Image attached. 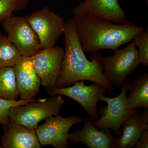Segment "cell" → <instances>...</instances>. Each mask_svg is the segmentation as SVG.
I'll return each mask as SVG.
<instances>
[{
	"label": "cell",
	"instance_id": "16",
	"mask_svg": "<svg viewBox=\"0 0 148 148\" xmlns=\"http://www.w3.org/2000/svg\"><path fill=\"white\" fill-rule=\"evenodd\" d=\"M128 91L127 100L130 108H148V73L144 72L134 79Z\"/></svg>",
	"mask_w": 148,
	"mask_h": 148
},
{
	"label": "cell",
	"instance_id": "6",
	"mask_svg": "<svg viewBox=\"0 0 148 148\" xmlns=\"http://www.w3.org/2000/svg\"><path fill=\"white\" fill-rule=\"evenodd\" d=\"M24 17L38 36L41 49L55 46L66 26L64 18L47 7Z\"/></svg>",
	"mask_w": 148,
	"mask_h": 148
},
{
	"label": "cell",
	"instance_id": "5",
	"mask_svg": "<svg viewBox=\"0 0 148 148\" xmlns=\"http://www.w3.org/2000/svg\"><path fill=\"white\" fill-rule=\"evenodd\" d=\"M122 85L121 91L117 97L110 98L104 95L101 96L100 101L106 102L108 106L100 108L98 112L102 116L92 123L98 129L111 128L117 138H120L122 134L121 128L123 123L137 110L130 108L127 102V92L130 84L124 82Z\"/></svg>",
	"mask_w": 148,
	"mask_h": 148
},
{
	"label": "cell",
	"instance_id": "18",
	"mask_svg": "<svg viewBox=\"0 0 148 148\" xmlns=\"http://www.w3.org/2000/svg\"><path fill=\"white\" fill-rule=\"evenodd\" d=\"M22 57L16 47L7 36L0 33V69L13 67Z\"/></svg>",
	"mask_w": 148,
	"mask_h": 148
},
{
	"label": "cell",
	"instance_id": "4",
	"mask_svg": "<svg viewBox=\"0 0 148 148\" xmlns=\"http://www.w3.org/2000/svg\"><path fill=\"white\" fill-rule=\"evenodd\" d=\"M136 47L132 42L124 49L114 50V55L102 56L103 75L115 87L121 86L127 77L140 65Z\"/></svg>",
	"mask_w": 148,
	"mask_h": 148
},
{
	"label": "cell",
	"instance_id": "19",
	"mask_svg": "<svg viewBox=\"0 0 148 148\" xmlns=\"http://www.w3.org/2000/svg\"><path fill=\"white\" fill-rule=\"evenodd\" d=\"M29 1V0H0V23L14 12L23 10Z\"/></svg>",
	"mask_w": 148,
	"mask_h": 148
},
{
	"label": "cell",
	"instance_id": "15",
	"mask_svg": "<svg viewBox=\"0 0 148 148\" xmlns=\"http://www.w3.org/2000/svg\"><path fill=\"white\" fill-rule=\"evenodd\" d=\"M148 108L137 110L123 123L121 136L117 138L116 148L133 147L144 131L148 130Z\"/></svg>",
	"mask_w": 148,
	"mask_h": 148
},
{
	"label": "cell",
	"instance_id": "2",
	"mask_svg": "<svg viewBox=\"0 0 148 148\" xmlns=\"http://www.w3.org/2000/svg\"><path fill=\"white\" fill-rule=\"evenodd\" d=\"M73 18L83 50L91 54L104 49H118L146 29L130 21L119 24L75 15Z\"/></svg>",
	"mask_w": 148,
	"mask_h": 148
},
{
	"label": "cell",
	"instance_id": "20",
	"mask_svg": "<svg viewBox=\"0 0 148 148\" xmlns=\"http://www.w3.org/2000/svg\"><path fill=\"white\" fill-rule=\"evenodd\" d=\"M136 47H138V58L140 64L148 66V30H145L133 40Z\"/></svg>",
	"mask_w": 148,
	"mask_h": 148
},
{
	"label": "cell",
	"instance_id": "7",
	"mask_svg": "<svg viewBox=\"0 0 148 148\" xmlns=\"http://www.w3.org/2000/svg\"><path fill=\"white\" fill-rule=\"evenodd\" d=\"M2 27L21 56L31 57L41 49L38 36L24 16L11 14L3 21Z\"/></svg>",
	"mask_w": 148,
	"mask_h": 148
},
{
	"label": "cell",
	"instance_id": "22",
	"mask_svg": "<svg viewBox=\"0 0 148 148\" xmlns=\"http://www.w3.org/2000/svg\"><path fill=\"white\" fill-rule=\"evenodd\" d=\"M133 148H148V130L144 131L142 133Z\"/></svg>",
	"mask_w": 148,
	"mask_h": 148
},
{
	"label": "cell",
	"instance_id": "13",
	"mask_svg": "<svg viewBox=\"0 0 148 148\" xmlns=\"http://www.w3.org/2000/svg\"><path fill=\"white\" fill-rule=\"evenodd\" d=\"M82 129L69 134V140L73 143L81 142L89 148H116L117 138L111 134L110 128L98 129L89 118L84 121Z\"/></svg>",
	"mask_w": 148,
	"mask_h": 148
},
{
	"label": "cell",
	"instance_id": "12",
	"mask_svg": "<svg viewBox=\"0 0 148 148\" xmlns=\"http://www.w3.org/2000/svg\"><path fill=\"white\" fill-rule=\"evenodd\" d=\"M13 67L19 97L23 101L34 100L40 92L41 81L35 71L31 57L22 56Z\"/></svg>",
	"mask_w": 148,
	"mask_h": 148
},
{
	"label": "cell",
	"instance_id": "9",
	"mask_svg": "<svg viewBox=\"0 0 148 148\" xmlns=\"http://www.w3.org/2000/svg\"><path fill=\"white\" fill-rule=\"evenodd\" d=\"M84 121L77 116L64 117L58 114L49 117L36 129L37 138L42 146L50 145L55 148H69V130L74 125L83 123Z\"/></svg>",
	"mask_w": 148,
	"mask_h": 148
},
{
	"label": "cell",
	"instance_id": "17",
	"mask_svg": "<svg viewBox=\"0 0 148 148\" xmlns=\"http://www.w3.org/2000/svg\"><path fill=\"white\" fill-rule=\"evenodd\" d=\"M18 97L14 67L0 69V98L16 101Z\"/></svg>",
	"mask_w": 148,
	"mask_h": 148
},
{
	"label": "cell",
	"instance_id": "14",
	"mask_svg": "<svg viewBox=\"0 0 148 148\" xmlns=\"http://www.w3.org/2000/svg\"><path fill=\"white\" fill-rule=\"evenodd\" d=\"M1 148H40L36 130L30 129L10 120L3 125Z\"/></svg>",
	"mask_w": 148,
	"mask_h": 148
},
{
	"label": "cell",
	"instance_id": "8",
	"mask_svg": "<svg viewBox=\"0 0 148 148\" xmlns=\"http://www.w3.org/2000/svg\"><path fill=\"white\" fill-rule=\"evenodd\" d=\"M85 82H77L73 85L66 87L53 88L48 90V93L52 96L64 95L73 99L82 106L93 123L99 118L97 108L98 102L101 96L108 90L104 86L95 83L90 85H86Z\"/></svg>",
	"mask_w": 148,
	"mask_h": 148
},
{
	"label": "cell",
	"instance_id": "10",
	"mask_svg": "<svg viewBox=\"0 0 148 148\" xmlns=\"http://www.w3.org/2000/svg\"><path fill=\"white\" fill-rule=\"evenodd\" d=\"M65 50L60 47L41 49L31 56L36 73L41 85L47 90L54 87L62 71Z\"/></svg>",
	"mask_w": 148,
	"mask_h": 148
},
{
	"label": "cell",
	"instance_id": "21",
	"mask_svg": "<svg viewBox=\"0 0 148 148\" xmlns=\"http://www.w3.org/2000/svg\"><path fill=\"white\" fill-rule=\"evenodd\" d=\"M30 101H10L0 98V124L4 125L10 121L9 114L11 108L14 106H23L28 104Z\"/></svg>",
	"mask_w": 148,
	"mask_h": 148
},
{
	"label": "cell",
	"instance_id": "11",
	"mask_svg": "<svg viewBox=\"0 0 148 148\" xmlns=\"http://www.w3.org/2000/svg\"><path fill=\"white\" fill-rule=\"evenodd\" d=\"M74 15L109 21L116 24L127 21L118 0H84L74 8Z\"/></svg>",
	"mask_w": 148,
	"mask_h": 148
},
{
	"label": "cell",
	"instance_id": "23",
	"mask_svg": "<svg viewBox=\"0 0 148 148\" xmlns=\"http://www.w3.org/2000/svg\"><path fill=\"white\" fill-rule=\"evenodd\" d=\"M147 1H148V0H147Z\"/></svg>",
	"mask_w": 148,
	"mask_h": 148
},
{
	"label": "cell",
	"instance_id": "3",
	"mask_svg": "<svg viewBox=\"0 0 148 148\" xmlns=\"http://www.w3.org/2000/svg\"><path fill=\"white\" fill-rule=\"evenodd\" d=\"M64 103L61 95L34 100L27 105L11 108L9 119L29 129L36 130L42 121L59 114Z\"/></svg>",
	"mask_w": 148,
	"mask_h": 148
},
{
	"label": "cell",
	"instance_id": "1",
	"mask_svg": "<svg viewBox=\"0 0 148 148\" xmlns=\"http://www.w3.org/2000/svg\"><path fill=\"white\" fill-rule=\"evenodd\" d=\"M63 34L66 49L62 64V71L54 88L71 86L80 81H88L104 86L112 94L114 86L103 74L101 53L91 54L88 60L80 44L73 17L66 21Z\"/></svg>",
	"mask_w": 148,
	"mask_h": 148
}]
</instances>
